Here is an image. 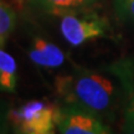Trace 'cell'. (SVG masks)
Here are the masks:
<instances>
[{"label": "cell", "mask_w": 134, "mask_h": 134, "mask_svg": "<svg viewBox=\"0 0 134 134\" xmlns=\"http://www.w3.org/2000/svg\"><path fill=\"white\" fill-rule=\"evenodd\" d=\"M18 83V66L15 58L0 48V91L13 93Z\"/></svg>", "instance_id": "obj_7"}, {"label": "cell", "mask_w": 134, "mask_h": 134, "mask_svg": "<svg viewBox=\"0 0 134 134\" xmlns=\"http://www.w3.org/2000/svg\"><path fill=\"white\" fill-rule=\"evenodd\" d=\"M123 130L127 133H134V92L124 109Z\"/></svg>", "instance_id": "obj_10"}, {"label": "cell", "mask_w": 134, "mask_h": 134, "mask_svg": "<svg viewBox=\"0 0 134 134\" xmlns=\"http://www.w3.org/2000/svg\"><path fill=\"white\" fill-rule=\"evenodd\" d=\"M56 128L62 134H105L109 127L94 112L76 104H65L56 109Z\"/></svg>", "instance_id": "obj_4"}, {"label": "cell", "mask_w": 134, "mask_h": 134, "mask_svg": "<svg viewBox=\"0 0 134 134\" xmlns=\"http://www.w3.org/2000/svg\"><path fill=\"white\" fill-rule=\"evenodd\" d=\"M16 24V15L14 10L0 1V47L4 45L6 37L13 32Z\"/></svg>", "instance_id": "obj_8"}, {"label": "cell", "mask_w": 134, "mask_h": 134, "mask_svg": "<svg viewBox=\"0 0 134 134\" xmlns=\"http://www.w3.org/2000/svg\"><path fill=\"white\" fill-rule=\"evenodd\" d=\"M56 93L65 104H76L94 112L103 120H113L125 109L134 92V63L118 60L99 70L75 68L58 76Z\"/></svg>", "instance_id": "obj_1"}, {"label": "cell", "mask_w": 134, "mask_h": 134, "mask_svg": "<svg viewBox=\"0 0 134 134\" xmlns=\"http://www.w3.org/2000/svg\"><path fill=\"white\" fill-rule=\"evenodd\" d=\"M30 3L47 14L63 16L71 13L85 11L99 0H29Z\"/></svg>", "instance_id": "obj_6"}, {"label": "cell", "mask_w": 134, "mask_h": 134, "mask_svg": "<svg viewBox=\"0 0 134 134\" xmlns=\"http://www.w3.org/2000/svg\"><path fill=\"white\" fill-rule=\"evenodd\" d=\"M60 29L67 42L78 46L93 38L103 37L109 30V24L105 18L96 13L78 11L63 15Z\"/></svg>", "instance_id": "obj_3"}, {"label": "cell", "mask_w": 134, "mask_h": 134, "mask_svg": "<svg viewBox=\"0 0 134 134\" xmlns=\"http://www.w3.org/2000/svg\"><path fill=\"white\" fill-rule=\"evenodd\" d=\"M113 10L120 23L134 25V0H113Z\"/></svg>", "instance_id": "obj_9"}, {"label": "cell", "mask_w": 134, "mask_h": 134, "mask_svg": "<svg viewBox=\"0 0 134 134\" xmlns=\"http://www.w3.org/2000/svg\"><path fill=\"white\" fill-rule=\"evenodd\" d=\"M56 109L57 107L42 100H30L10 110L8 118L18 133L50 134L56 129Z\"/></svg>", "instance_id": "obj_2"}, {"label": "cell", "mask_w": 134, "mask_h": 134, "mask_svg": "<svg viewBox=\"0 0 134 134\" xmlns=\"http://www.w3.org/2000/svg\"><path fill=\"white\" fill-rule=\"evenodd\" d=\"M30 58L43 67H58L65 61L62 51L53 43L41 37H35L30 48Z\"/></svg>", "instance_id": "obj_5"}]
</instances>
